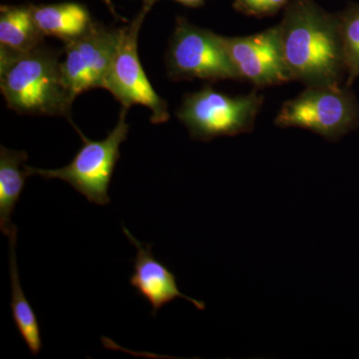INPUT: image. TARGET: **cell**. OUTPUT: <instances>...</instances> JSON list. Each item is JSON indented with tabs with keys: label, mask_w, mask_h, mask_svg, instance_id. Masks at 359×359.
I'll list each match as a JSON object with an SVG mask.
<instances>
[{
	"label": "cell",
	"mask_w": 359,
	"mask_h": 359,
	"mask_svg": "<svg viewBox=\"0 0 359 359\" xmlns=\"http://www.w3.org/2000/svg\"><path fill=\"white\" fill-rule=\"evenodd\" d=\"M278 26L292 81L306 87L341 86L346 68L337 13L314 0H292Z\"/></svg>",
	"instance_id": "1"
},
{
	"label": "cell",
	"mask_w": 359,
	"mask_h": 359,
	"mask_svg": "<svg viewBox=\"0 0 359 359\" xmlns=\"http://www.w3.org/2000/svg\"><path fill=\"white\" fill-rule=\"evenodd\" d=\"M61 56L45 44L25 52L0 47V89L7 107L18 114L65 116L72 123L75 99L63 79Z\"/></svg>",
	"instance_id": "2"
},
{
	"label": "cell",
	"mask_w": 359,
	"mask_h": 359,
	"mask_svg": "<svg viewBox=\"0 0 359 359\" xmlns=\"http://www.w3.org/2000/svg\"><path fill=\"white\" fill-rule=\"evenodd\" d=\"M264 100L257 90L247 95L230 96L205 85L184 97L177 117L191 138L208 142L252 132Z\"/></svg>",
	"instance_id": "3"
},
{
	"label": "cell",
	"mask_w": 359,
	"mask_h": 359,
	"mask_svg": "<svg viewBox=\"0 0 359 359\" xmlns=\"http://www.w3.org/2000/svg\"><path fill=\"white\" fill-rule=\"evenodd\" d=\"M127 111L128 108L122 107L117 125L103 140H89L79 129L75 128L81 137L83 145L69 164L53 170L28 166L30 175H39L46 180H61L69 184L92 204H109L111 179L121 156L120 146L129 133Z\"/></svg>",
	"instance_id": "4"
},
{
	"label": "cell",
	"mask_w": 359,
	"mask_h": 359,
	"mask_svg": "<svg viewBox=\"0 0 359 359\" xmlns=\"http://www.w3.org/2000/svg\"><path fill=\"white\" fill-rule=\"evenodd\" d=\"M280 128H302L339 141L359 126V102L351 87H306L283 103L275 119Z\"/></svg>",
	"instance_id": "5"
},
{
	"label": "cell",
	"mask_w": 359,
	"mask_h": 359,
	"mask_svg": "<svg viewBox=\"0 0 359 359\" xmlns=\"http://www.w3.org/2000/svg\"><path fill=\"white\" fill-rule=\"evenodd\" d=\"M165 60L168 76L173 81H241L222 35L194 25L184 18H177Z\"/></svg>",
	"instance_id": "6"
},
{
	"label": "cell",
	"mask_w": 359,
	"mask_h": 359,
	"mask_svg": "<svg viewBox=\"0 0 359 359\" xmlns=\"http://www.w3.org/2000/svg\"><path fill=\"white\" fill-rule=\"evenodd\" d=\"M154 4L143 0L140 13L129 25L120 28L119 41L105 88L122 107L142 105L151 110V122L162 124L169 120L168 104L153 88L138 54L139 33L144 20Z\"/></svg>",
	"instance_id": "7"
},
{
	"label": "cell",
	"mask_w": 359,
	"mask_h": 359,
	"mask_svg": "<svg viewBox=\"0 0 359 359\" xmlns=\"http://www.w3.org/2000/svg\"><path fill=\"white\" fill-rule=\"evenodd\" d=\"M119 33L120 28L93 22L83 34L65 42L61 71L73 98L89 90L105 88Z\"/></svg>",
	"instance_id": "8"
},
{
	"label": "cell",
	"mask_w": 359,
	"mask_h": 359,
	"mask_svg": "<svg viewBox=\"0 0 359 359\" xmlns=\"http://www.w3.org/2000/svg\"><path fill=\"white\" fill-rule=\"evenodd\" d=\"M241 81L256 88L292 81L283 57L278 26L249 36H222Z\"/></svg>",
	"instance_id": "9"
},
{
	"label": "cell",
	"mask_w": 359,
	"mask_h": 359,
	"mask_svg": "<svg viewBox=\"0 0 359 359\" xmlns=\"http://www.w3.org/2000/svg\"><path fill=\"white\" fill-rule=\"evenodd\" d=\"M123 231L137 250L134 259V273L130 278V283L138 294L150 304L152 316H155L161 308L176 299H185L200 311H204L205 302L182 294L177 285L176 276L156 259L152 252V245L139 242L125 226Z\"/></svg>",
	"instance_id": "10"
},
{
	"label": "cell",
	"mask_w": 359,
	"mask_h": 359,
	"mask_svg": "<svg viewBox=\"0 0 359 359\" xmlns=\"http://www.w3.org/2000/svg\"><path fill=\"white\" fill-rule=\"evenodd\" d=\"M27 159L25 151L0 147V230L7 238L16 228L11 218L26 179L32 176L26 164Z\"/></svg>",
	"instance_id": "11"
},
{
	"label": "cell",
	"mask_w": 359,
	"mask_h": 359,
	"mask_svg": "<svg viewBox=\"0 0 359 359\" xmlns=\"http://www.w3.org/2000/svg\"><path fill=\"white\" fill-rule=\"evenodd\" d=\"M32 9L39 32L65 42L77 39L93 23L88 9L75 2L32 6Z\"/></svg>",
	"instance_id": "12"
},
{
	"label": "cell",
	"mask_w": 359,
	"mask_h": 359,
	"mask_svg": "<svg viewBox=\"0 0 359 359\" xmlns=\"http://www.w3.org/2000/svg\"><path fill=\"white\" fill-rule=\"evenodd\" d=\"M16 237L18 228L8 236L9 242V273L11 282V308L15 327L20 337L25 340L26 346L32 355H39L42 348L41 330L36 313L33 311L29 302L26 299L25 292L21 287L20 273H18V261H16Z\"/></svg>",
	"instance_id": "13"
},
{
	"label": "cell",
	"mask_w": 359,
	"mask_h": 359,
	"mask_svg": "<svg viewBox=\"0 0 359 359\" xmlns=\"http://www.w3.org/2000/svg\"><path fill=\"white\" fill-rule=\"evenodd\" d=\"M44 35L33 20L32 6H2L0 8V47L29 51L44 44Z\"/></svg>",
	"instance_id": "14"
},
{
	"label": "cell",
	"mask_w": 359,
	"mask_h": 359,
	"mask_svg": "<svg viewBox=\"0 0 359 359\" xmlns=\"http://www.w3.org/2000/svg\"><path fill=\"white\" fill-rule=\"evenodd\" d=\"M337 14L346 68V86L351 87L359 77V4H351Z\"/></svg>",
	"instance_id": "15"
},
{
	"label": "cell",
	"mask_w": 359,
	"mask_h": 359,
	"mask_svg": "<svg viewBox=\"0 0 359 359\" xmlns=\"http://www.w3.org/2000/svg\"><path fill=\"white\" fill-rule=\"evenodd\" d=\"M292 0H233V8L238 13L254 18H264L276 15Z\"/></svg>",
	"instance_id": "16"
},
{
	"label": "cell",
	"mask_w": 359,
	"mask_h": 359,
	"mask_svg": "<svg viewBox=\"0 0 359 359\" xmlns=\"http://www.w3.org/2000/svg\"><path fill=\"white\" fill-rule=\"evenodd\" d=\"M146 1L153 2L155 4L158 0H146ZM175 1L179 2V4H183L185 6L197 8V7L202 6L205 4V0H175Z\"/></svg>",
	"instance_id": "17"
},
{
	"label": "cell",
	"mask_w": 359,
	"mask_h": 359,
	"mask_svg": "<svg viewBox=\"0 0 359 359\" xmlns=\"http://www.w3.org/2000/svg\"><path fill=\"white\" fill-rule=\"evenodd\" d=\"M103 2H105L106 6H107L108 8H109L110 13H112L115 18H117L118 20H121V18H119V15H118L117 13H116L114 6H113L112 1H111V0H103Z\"/></svg>",
	"instance_id": "18"
}]
</instances>
